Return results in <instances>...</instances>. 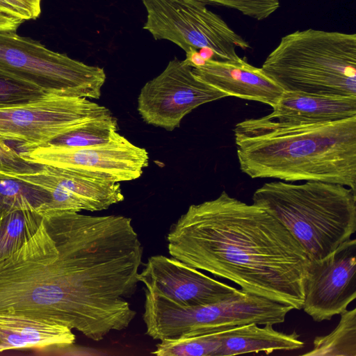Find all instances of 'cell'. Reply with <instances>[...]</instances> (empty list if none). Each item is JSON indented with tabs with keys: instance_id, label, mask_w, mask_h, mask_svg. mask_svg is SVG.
<instances>
[{
	"instance_id": "1",
	"label": "cell",
	"mask_w": 356,
	"mask_h": 356,
	"mask_svg": "<svg viewBox=\"0 0 356 356\" xmlns=\"http://www.w3.org/2000/svg\"><path fill=\"white\" fill-rule=\"evenodd\" d=\"M139 267L134 243L110 216L46 214L34 236L0 261V313L47 320L99 341L132 320L126 298Z\"/></svg>"
},
{
	"instance_id": "2",
	"label": "cell",
	"mask_w": 356,
	"mask_h": 356,
	"mask_svg": "<svg viewBox=\"0 0 356 356\" xmlns=\"http://www.w3.org/2000/svg\"><path fill=\"white\" fill-rule=\"evenodd\" d=\"M171 257L241 290L301 309L311 262L273 215L225 191L191 205L167 235Z\"/></svg>"
},
{
	"instance_id": "3",
	"label": "cell",
	"mask_w": 356,
	"mask_h": 356,
	"mask_svg": "<svg viewBox=\"0 0 356 356\" xmlns=\"http://www.w3.org/2000/svg\"><path fill=\"white\" fill-rule=\"evenodd\" d=\"M241 170L251 178L338 184L356 191V116L289 123L266 115L234 129Z\"/></svg>"
},
{
	"instance_id": "4",
	"label": "cell",
	"mask_w": 356,
	"mask_h": 356,
	"mask_svg": "<svg viewBox=\"0 0 356 356\" xmlns=\"http://www.w3.org/2000/svg\"><path fill=\"white\" fill-rule=\"evenodd\" d=\"M355 192L343 185L323 181H271L254 191L252 203L277 219L310 260H318L355 232Z\"/></svg>"
},
{
	"instance_id": "5",
	"label": "cell",
	"mask_w": 356,
	"mask_h": 356,
	"mask_svg": "<svg viewBox=\"0 0 356 356\" xmlns=\"http://www.w3.org/2000/svg\"><path fill=\"white\" fill-rule=\"evenodd\" d=\"M261 68L284 91L356 97V35L296 31L281 38Z\"/></svg>"
},
{
	"instance_id": "6",
	"label": "cell",
	"mask_w": 356,
	"mask_h": 356,
	"mask_svg": "<svg viewBox=\"0 0 356 356\" xmlns=\"http://www.w3.org/2000/svg\"><path fill=\"white\" fill-rule=\"evenodd\" d=\"M145 291L143 316L146 333L164 340L219 332L249 323L277 325L293 308L242 290L222 300L181 307Z\"/></svg>"
},
{
	"instance_id": "7",
	"label": "cell",
	"mask_w": 356,
	"mask_h": 356,
	"mask_svg": "<svg viewBox=\"0 0 356 356\" xmlns=\"http://www.w3.org/2000/svg\"><path fill=\"white\" fill-rule=\"evenodd\" d=\"M0 70L49 93L68 97L99 99L106 81L103 68L10 30H0Z\"/></svg>"
},
{
	"instance_id": "8",
	"label": "cell",
	"mask_w": 356,
	"mask_h": 356,
	"mask_svg": "<svg viewBox=\"0 0 356 356\" xmlns=\"http://www.w3.org/2000/svg\"><path fill=\"white\" fill-rule=\"evenodd\" d=\"M147 12L143 27L155 40H169L185 51L207 47L220 60H237L236 48L250 44L205 3L196 0H142Z\"/></svg>"
},
{
	"instance_id": "9",
	"label": "cell",
	"mask_w": 356,
	"mask_h": 356,
	"mask_svg": "<svg viewBox=\"0 0 356 356\" xmlns=\"http://www.w3.org/2000/svg\"><path fill=\"white\" fill-rule=\"evenodd\" d=\"M110 110L85 97L49 93L0 109V139L18 142L24 149L44 145L91 120L111 115Z\"/></svg>"
},
{
	"instance_id": "10",
	"label": "cell",
	"mask_w": 356,
	"mask_h": 356,
	"mask_svg": "<svg viewBox=\"0 0 356 356\" xmlns=\"http://www.w3.org/2000/svg\"><path fill=\"white\" fill-rule=\"evenodd\" d=\"M226 97V93L197 78L184 60L175 58L142 88L138 111L146 123L172 131L197 107Z\"/></svg>"
},
{
	"instance_id": "11",
	"label": "cell",
	"mask_w": 356,
	"mask_h": 356,
	"mask_svg": "<svg viewBox=\"0 0 356 356\" xmlns=\"http://www.w3.org/2000/svg\"><path fill=\"white\" fill-rule=\"evenodd\" d=\"M20 154L31 162L71 169L118 183L138 179L149 164L147 150L123 136L104 145L86 148L41 145Z\"/></svg>"
},
{
	"instance_id": "12",
	"label": "cell",
	"mask_w": 356,
	"mask_h": 356,
	"mask_svg": "<svg viewBox=\"0 0 356 356\" xmlns=\"http://www.w3.org/2000/svg\"><path fill=\"white\" fill-rule=\"evenodd\" d=\"M355 273V239H348L321 259L311 260L302 309L316 322L341 314L356 298Z\"/></svg>"
},
{
	"instance_id": "13",
	"label": "cell",
	"mask_w": 356,
	"mask_h": 356,
	"mask_svg": "<svg viewBox=\"0 0 356 356\" xmlns=\"http://www.w3.org/2000/svg\"><path fill=\"white\" fill-rule=\"evenodd\" d=\"M138 280L144 284L145 291L181 307L218 302L240 290L172 257L161 254L148 258Z\"/></svg>"
},
{
	"instance_id": "14",
	"label": "cell",
	"mask_w": 356,
	"mask_h": 356,
	"mask_svg": "<svg viewBox=\"0 0 356 356\" xmlns=\"http://www.w3.org/2000/svg\"><path fill=\"white\" fill-rule=\"evenodd\" d=\"M200 80L241 99L259 102L274 108L284 90L261 68L249 64L245 58L237 60L211 59L198 67H192Z\"/></svg>"
},
{
	"instance_id": "15",
	"label": "cell",
	"mask_w": 356,
	"mask_h": 356,
	"mask_svg": "<svg viewBox=\"0 0 356 356\" xmlns=\"http://www.w3.org/2000/svg\"><path fill=\"white\" fill-rule=\"evenodd\" d=\"M15 176L46 190L61 191L77 201L83 210H104L124 198L118 182L71 169L44 165L40 172Z\"/></svg>"
},
{
	"instance_id": "16",
	"label": "cell",
	"mask_w": 356,
	"mask_h": 356,
	"mask_svg": "<svg viewBox=\"0 0 356 356\" xmlns=\"http://www.w3.org/2000/svg\"><path fill=\"white\" fill-rule=\"evenodd\" d=\"M268 118L289 123H321L356 116V97L284 91Z\"/></svg>"
},
{
	"instance_id": "17",
	"label": "cell",
	"mask_w": 356,
	"mask_h": 356,
	"mask_svg": "<svg viewBox=\"0 0 356 356\" xmlns=\"http://www.w3.org/2000/svg\"><path fill=\"white\" fill-rule=\"evenodd\" d=\"M75 335L67 326L26 315L0 313V346L23 348H65Z\"/></svg>"
},
{
	"instance_id": "18",
	"label": "cell",
	"mask_w": 356,
	"mask_h": 356,
	"mask_svg": "<svg viewBox=\"0 0 356 356\" xmlns=\"http://www.w3.org/2000/svg\"><path fill=\"white\" fill-rule=\"evenodd\" d=\"M304 342L296 331L287 334L273 328L249 323L222 331L221 345L216 356H231L263 352L266 355L277 350H293L303 348Z\"/></svg>"
},
{
	"instance_id": "19",
	"label": "cell",
	"mask_w": 356,
	"mask_h": 356,
	"mask_svg": "<svg viewBox=\"0 0 356 356\" xmlns=\"http://www.w3.org/2000/svg\"><path fill=\"white\" fill-rule=\"evenodd\" d=\"M51 200L45 188L15 175L0 172V213L17 210L42 211Z\"/></svg>"
},
{
	"instance_id": "20",
	"label": "cell",
	"mask_w": 356,
	"mask_h": 356,
	"mask_svg": "<svg viewBox=\"0 0 356 356\" xmlns=\"http://www.w3.org/2000/svg\"><path fill=\"white\" fill-rule=\"evenodd\" d=\"M122 136L113 115L91 120L58 136L44 145L63 148H86L111 143Z\"/></svg>"
},
{
	"instance_id": "21",
	"label": "cell",
	"mask_w": 356,
	"mask_h": 356,
	"mask_svg": "<svg viewBox=\"0 0 356 356\" xmlns=\"http://www.w3.org/2000/svg\"><path fill=\"white\" fill-rule=\"evenodd\" d=\"M43 216L37 211L17 210L0 219V261L20 249L37 232Z\"/></svg>"
},
{
	"instance_id": "22",
	"label": "cell",
	"mask_w": 356,
	"mask_h": 356,
	"mask_svg": "<svg viewBox=\"0 0 356 356\" xmlns=\"http://www.w3.org/2000/svg\"><path fill=\"white\" fill-rule=\"evenodd\" d=\"M337 327L328 334L314 338L305 356H356V309L341 314Z\"/></svg>"
},
{
	"instance_id": "23",
	"label": "cell",
	"mask_w": 356,
	"mask_h": 356,
	"mask_svg": "<svg viewBox=\"0 0 356 356\" xmlns=\"http://www.w3.org/2000/svg\"><path fill=\"white\" fill-rule=\"evenodd\" d=\"M222 331L161 340L152 354L157 356H216L221 345Z\"/></svg>"
},
{
	"instance_id": "24",
	"label": "cell",
	"mask_w": 356,
	"mask_h": 356,
	"mask_svg": "<svg viewBox=\"0 0 356 356\" xmlns=\"http://www.w3.org/2000/svg\"><path fill=\"white\" fill-rule=\"evenodd\" d=\"M49 94L0 70V109L24 104Z\"/></svg>"
},
{
	"instance_id": "25",
	"label": "cell",
	"mask_w": 356,
	"mask_h": 356,
	"mask_svg": "<svg viewBox=\"0 0 356 356\" xmlns=\"http://www.w3.org/2000/svg\"><path fill=\"white\" fill-rule=\"evenodd\" d=\"M235 9L257 20L268 18L280 8L279 0H196Z\"/></svg>"
},
{
	"instance_id": "26",
	"label": "cell",
	"mask_w": 356,
	"mask_h": 356,
	"mask_svg": "<svg viewBox=\"0 0 356 356\" xmlns=\"http://www.w3.org/2000/svg\"><path fill=\"white\" fill-rule=\"evenodd\" d=\"M44 165L31 162L20 152L9 147L0 139V172L11 175H29L40 172Z\"/></svg>"
},
{
	"instance_id": "27",
	"label": "cell",
	"mask_w": 356,
	"mask_h": 356,
	"mask_svg": "<svg viewBox=\"0 0 356 356\" xmlns=\"http://www.w3.org/2000/svg\"><path fill=\"white\" fill-rule=\"evenodd\" d=\"M42 0H0V9L23 20L35 19L41 13Z\"/></svg>"
},
{
	"instance_id": "28",
	"label": "cell",
	"mask_w": 356,
	"mask_h": 356,
	"mask_svg": "<svg viewBox=\"0 0 356 356\" xmlns=\"http://www.w3.org/2000/svg\"><path fill=\"white\" fill-rule=\"evenodd\" d=\"M24 20L0 9V30L16 31Z\"/></svg>"
},
{
	"instance_id": "29",
	"label": "cell",
	"mask_w": 356,
	"mask_h": 356,
	"mask_svg": "<svg viewBox=\"0 0 356 356\" xmlns=\"http://www.w3.org/2000/svg\"><path fill=\"white\" fill-rule=\"evenodd\" d=\"M184 60L192 67H202L206 63L197 49L193 47L186 51V58Z\"/></svg>"
},
{
	"instance_id": "30",
	"label": "cell",
	"mask_w": 356,
	"mask_h": 356,
	"mask_svg": "<svg viewBox=\"0 0 356 356\" xmlns=\"http://www.w3.org/2000/svg\"><path fill=\"white\" fill-rule=\"evenodd\" d=\"M201 57L205 60L207 61L211 59H213L215 57L214 51L209 47H204L199 49L198 51Z\"/></svg>"
},
{
	"instance_id": "31",
	"label": "cell",
	"mask_w": 356,
	"mask_h": 356,
	"mask_svg": "<svg viewBox=\"0 0 356 356\" xmlns=\"http://www.w3.org/2000/svg\"><path fill=\"white\" fill-rule=\"evenodd\" d=\"M5 351L3 348L0 346V353Z\"/></svg>"
}]
</instances>
